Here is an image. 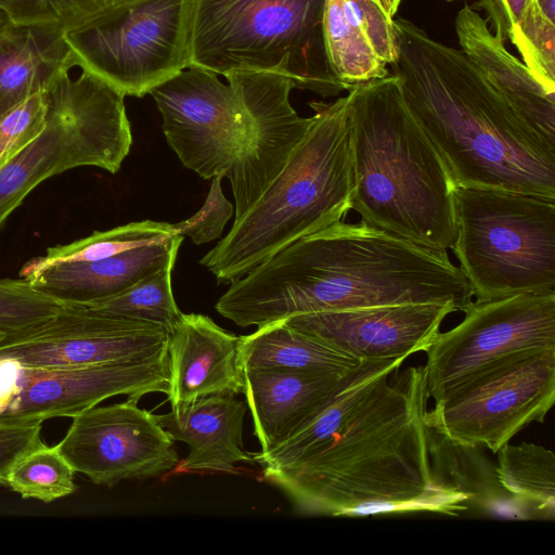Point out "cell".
Returning <instances> with one entry per match:
<instances>
[{
  "instance_id": "1",
  "label": "cell",
  "mask_w": 555,
  "mask_h": 555,
  "mask_svg": "<svg viewBox=\"0 0 555 555\" xmlns=\"http://www.w3.org/2000/svg\"><path fill=\"white\" fill-rule=\"evenodd\" d=\"M404 360H362L339 390L331 433L300 462L261 470V479L307 514L454 516L469 509L465 494L433 477L425 369L398 372Z\"/></svg>"
},
{
  "instance_id": "2",
  "label": "cell",
  "mask_w": 555,
  "mask_h": 555,
  "mask_svg": "<svg viewBox=\"0 0 555 555\" xmlns=\"http://www.w3.org/2000/svg\"><path fill=\"white\" fill-rule=\"evenodd\" d=\"M473 289L446 250L362 221L304 236L230 283L216 310L242 327L293 315L403 304L464 311Z\"/></svg>"
},
{
  "instance_id": "3",
  "label": "cell",
  "mask_w": 555,
  "mask_h": 555,
  "mask_svg": "<svg viewBox=\"0 0 555 555\" xmlns=\"http://www.w3.org/2000/svg\"><path fill=\"white\" fill-rule=\"evenodd\" d=\"M398 57L391 74L410 112L456 186L555 199V149L537 134L453 47L414 23L393 20Z\"/></svg>"
},
{
  "instance_id": "4",
  "label": "cell",
  "mask_w": 555,
  "mask_h": 555,
  "mask_svg": "<svg viewBox=\"0 0 555 555\" xmlns=\"http://www.w3.org/2000/svg\"><path fill=\"white\" fill-rule=\"evenodd\" d=\"M352 209L370 225L431 249L451 248L456 184L410 112L397 76L348 90Z\"/></svg>"
},
{
  "instance_id": "5",
  "label": "cell",
  "mask_w": 555,
  "mask_h": 555,
  "mask_svg": "<svg viewBox=\"0 0 555 555\" xmlns=\"http://www.w3.org/2000/svg\"><path fill=\"white\" fill-rule=\"evenodd\" d=\"M309 104L312 124L282 171L199 260L219 283L241 279L295 241L341 221L352 209L347 95Z\"/></svg>"
},
{
  "instance_id": "6",
  "label": "cell",
  "mask_w": 555,
  "mask_h": 555,
  "mask_svg": "<svg viewBox=\"0 0 555 555\" xmlns=\"http://www.w3.org/2000/svg\"><path fill=\"white\" fill-rule=\"evenodd\" d=\"M325 0H192L189 67L269 72L322 96L347 90L323 39Z\"/></svg>"
},
{
  "instance_id": "7",
  "label": "cell",
  "mask_w": 555,
  "mask_h": 555,
  "mask_svg": "<svg viewBox=\"0 0 555 555\" xmlns=\"http://www.w3.org/2000/svg\"><path fill=\"white\" fill-rule=\"evenodd\" d=\"M451 246L478 301L555 293V199L456 186Z\"/></svg>"
},
{
  "instance_id": "8",
  "label": "cell",
  "mask_w": 555,
  "mask_h": 555,
  "mask_svg": "<svg viewBox=\"0 0 555 555\" xmlns=\"http://www.w3.org/2000/svg\"><path fill=\"white\" fill-rule=\"evenodd\" d=\"M62 73L48 88L41 133L0 168V232L29 193L46 180L80 167L116 173L132 144L125 95L81 70Z\"/></svg>"
},
{
  "instance_id": "9",
  "label": "cell",
  "mask_w": 555,
  "mask_h": 555,
  "mask_svg": "<svg viewBox=\"0 0 555 555\" xmlns=\"http://www.w3.org/2000/svg\"><path fill=\"white\" fill-rule=\"evenodd\" d=\"M192 0H130L63 33L74 66L142 98L189 68Z\"/></svg>"
},
{
  "instance_id": "10",
  "label": "cell",
  "mask_w": 555,
  "mask_h": 555,
  "mask_svg": "<svg viewBox=\"0 0 555 555\" xmlns=\"http://www.w3.org/2000/svg\"><path fill=\"white\" fill-rule=\"evenodd\" d=\"M555 401V348L527 349L475 371L427 412V425L465 446L496 452L543 423Z\"/></svg>"
},
{
  "instance_id": "11",
  "label": "cell",
  "mask_w": 555,
  "mask_h": 555,
  "mask_svg": "<svg viewBox=\"0 0 555 555\" xmlns=\"http://www.w3.org/2000/svg\"><path fill=\"white\" fill-rule=\"evenodd\" d=\"M217 76L189 67L150 91L168 144L184 167L204 179L225 177L251 126L248 70L228 74V85Z\"/></svg>"
},
{
  "instance_id": "12",
  "label": "cell",
  "mask_w": 555,
  "mask_h": 555,
  "mask_svg": "<svg viewBox=\"0 0 555 555\" xmlns=\"http://www.w3.org/2000/svg\"><path fill=\"white\" fill-rule=\"evenodd\" d=\"M455 327L439 332L424 365L435 401L486 364L511 353L555 348V293L473 301Z\"/></svg>"
},
{
  "instance_id": "13",
  "label": "cell",
  "mask_w": 555,
  "mask_h": 555,
  "mask_svg": "<svg viewBox=\"0 0 555 555\" xmlns=\"http://www.w3.org/2000/svg\"><path fill=\"white\" fill-rule=\"evenodd\" d=\"M168 341L169 333L158 324L62 302L46 321L3 337L0 359L31 369L132 361L167 352Z\"/></svg>"
},
{
  "instance_id": "14",
  "label": "cell",
  "mask_w": 555,
  "mask_h": 555,
  "mask_svg": "<svg viewBox=\"0 0 555 555\" xmlns=\"http://www.w3.org/2000/svg\"><path fill=\"white\" fill-rule=\"evenodd\" d=\"M139 399L92 406L72 417L56 444L62 454L95 485L163 475L179 463L175 440Z\"/></svg>"
},
{
  "instance_id": "15",
  "label": "cell",
  "mask_w": 555,
  "mask_h": 555,
  "mask_svg": "<svg viewBox=\"0 0 555 555\" xmlns=\"http://www.w3.org/2000/svg\"><path fill=\"white\" fill-rule=\"evenodd\" d=\"M168 351L142 360L68 367H23L20 391L2 415L43 423L73 417L114 396L169 392Z\"/></svg>"
},
{
  "instance_id": "16",
  "label": "cell",
  "mask_w": 555,
  "mask_h": 555,
  "mask_svg": "<svg viewBox=\"0 0 555 555\" xmlns=\"http://www.w3.org/2000/svg\"><path fill=\"white\" fill-rule=\"evenodd\" d=\"M446 304H403L289 317V327L359 360L404 358L427 351L446 317Z\"/></svg>"
},
{
  "instance_id": "17",
  "label": "cell",
  "mask_w": 555,
  "mask_h": 555,
  "mask_svg": "<svg viewBox=\"0 0 555 555\" xmlns=\"http://www.w3.org/2000/svg\"><path fill=\"white\" fill-rule=\"evenodd\" d=\"M294 83L285 76L248 70L247 102L251 115L248 139L229 168L235 219L243 216L282 171L312 124L289 102Z\"/></svg>"
},
{
  "instance_id": "18",
  "label": "cell",
  "mask_w": 555,
  "mask_h": 555,
  "mask_svg": "<svg viewBox=\"0 0 555 555\" xmlns=\"http://www.w3.org/2000/svg\"><path fill=\"white\" fill-rule=\"evenodd\" d=\"M168 354L171 408L217 392L243 393L240 336L207 315L183 313L169 333Z\"/></svg>"
},
{
  "instance_id": "19",
  "label": "cell",
  "mask_w": 555,
  "mask_h": 555,
  "mask_svg": "<svg viewBox=\"0 0 555 555\" xmlns=\"http://www.w3.org/2000/svg\"><path fill=\"white\" fill-rule=\"evenodd\" d=\"M455 31L463 53L515 113L555 149V89L540 82L508 52L470 5L465 4L457 13Z\"/></svg>"
},
{
  "instance_id": "20",
  "label": "cell",
  "mask_w": 555,
  "mask_h": 555,
  "mask_svg": "<svg viewBox=\"0 0 555 555\" xmlns=\"http://www.w3.org/2000/svg\"><path fill=\"white\" fill-rule=\"evenodd\" d=\"M349 373V372H348ZM243 369L254 433L267 452L311 422L331 402L347 374Z\"/></svg>"
},
{
  "instance_id": "21",
  "label": "cell",
  "mask_w": 555,
  "mask_h": 555,
  "mask_svg": "<svg viewBox=\"0 0 555 555\" xmlns=\"http://www.w3.org/2000/svg\"><path fill=\"white\" fill-rule=\"evenodd\" d=\"M235 396L229 391L211 393L156 415L175 441L185 442L190 448L180 470L232 473L238 462L254 463L243 450L247 403Z\"/></svg>"
},
{
  "instance_id": "22",
  "label": "cell",
  "mask_w": 555,
  "mask_h": 555,
  "mask_svg": "<svg viewBox=\"0 0 555 555\" xmlns=\"http://www.w3.org/2000/svg\"><path fill=\"white\" fill-rule=\"evenodd\" d=\"M181 243L182 235L172 234L104 259L55 264L28 282L61 302L89 304L116 295L175 263Z\"/></svg>"
},
{
  "instance_id": "23",
  "label": "cell",
  "mask_w": 555,
  "mask_h": 555,
  "mask_svg": "<svg viewBox=\"0 0 555 555\" xmlns=\"http://www.w3.org/2000/svg\"><path fill=\"white\" fill-rule=\"evenodd\" d=\"M73 67L63 31L14 24L0 40V116Z\"/></svg>"
},
{
  "instance_id": "24",
  "label": "cell",
  "mask_w": 555,
  "mask_h": 555,
  "mask_svg": "<svg viewBox=\"0 0 555 555\" xmlns=\"http://www.w3.org/2000/svg\"><path fill=\"white\" fill-rule=\"evenodd\" d=\"M240 361L243 369L344 375L362 360L321 340L298 332L283 320L240 336Z\"/></svg>"
},
{
  "instance_id": "25",
  "label": "cell",
  "mask_w": 555,
  "mask_h": 555,
  "mask_svg": "<svg viewBox=\"0 0 555 555\" xmlns=\"http://www.w3.org/2000/svg\"><path fill=\"white\" fill-rule=\"evenodd\" d=\"M480 449L453 442L428 427V452L437 483L465 494L469 503L487 514L531 518L529 512L501 486L495 465Z\"/></svg>"
},
{
  "instance_id": "26",
  "label": "cell",
  "mask_w": 555,
  "mask_h": 555,
  "mask_svg": "<svg viewBox=\"0 0 555 555\" xmlns=\"http://www.w3.org/2000/svg\"><path fill=\"white\" fill-rule=\"evenodd\" d=\"M495 473L504 490L531 518L554 519L555 454L529 442L504 444L498 452Z\"/></svg>"
},
{
  "instance_id": "27",
  "label": "cell",
  "mask_w": 555,
  "mask_h": 555,
  "mask_svg": "<svg viewBox=\"0 0 555 555\" xmlns=\"http://www.w3.org/2000/svg\"><path fill=\"white\" fill-rule=\"evenodd\" d=\"M172 234H177L173 224L152 220L94 231L72 243L49 247L43 255L29 259L21 268L18 278L28 281L40 271L55 264L104 259Z\"/></svg>"
},
{
  "instance_id": "28",
  "label": "cell",
  "mask_w": 555,
  "mask_h": 555,
  "mask_svg": "<svg viewBox=\"0 0 555 555\" xmlns=\"http://www.w3.org/2000/svg\"><path fill=\"white\" fill-rule=\"evenodd\" d=\"M323 39L330 67L347 90L390 74L361 31L346 18L341 0H325Z\"/></svg>"
},
{
  "instance_id": "29",
  "label": "cell",
  "mask_w": 555,
  "mask_h": 555,
  "mask_svg": "<svg viewBox=\"0 0 555 555\" xmlns=\"http://www.w3.org/2000/svg\"><path fill=\"white\" fill-rule=\"evenodd\" d=\"M173 264H167L116 295L85 305L112 314L158 324L170 333L183 314L172 295Z\"/></svg>"
},
{
  "instance_id": "30",
  "label": "cell",
  "mask_w": 555,
  "mask_h": 555,
  "mask_svg": "<svg viewBox=\"0 0 555 555\" xmlns=\"http://www.w3.org/2000/svg\"><path fill=\"white\" fill-rule=\"evenodd\" d=\"M75 473L57 446L43 443L13 466L5 486L23 499L50 503L75 492Z\"/></svg>"
},
{
  "instance_id": "31",
  "label": "cell",
  "mask_w": 555,
  "mask_h": 555,
  "mask_svg": "<svg viewBox=\"0 0 555 555\" xmlns=\"http://www.w3.org/2000/svg\"><path fill=\"white\" fill-rule=\"evenodd\" d=\"M130 0H0V11L15 25L67 31Z\"/></svg>"
},
{
  "instance_id": "32",
  "label": "cell",
  "mask_w": 555,
  "mask_h": 555,
  "mask_svg": "<svg viewBox=\"0 0 555 555\" xmlns=\"http://www.w3.org/2000/svg\"><path fill=\"white\" fill-rule=\"evenodd\" d=\"M522 63L544 86L555 89V21L532 0L513 28L511 40Z\"/></svg>"
},
{
  "instance_id": "33",
  "label": "cell",
  "mask_w": 555,
  "mask_h": 555,
  "mask_svg": "<svg viewBox=\"0 0 555 555\" xmlns=\"http://www.w3.org/2000/svg\"><path fill=\"white\" fill-rule=\"evenodd\" d=\"M62 302L24 279L0 278V335L33 327L53 314Z\"/></svg>"
},
{
  "instance_id": "34",
  "label": "cell",
  "mask_w": 555,
  "mask_h": 555,
  "mask_svg": "<svg viewBox=\"0 0 555 555\" xmlns=\"http://www.w3.org/2000/svg\"><path fill=\"white\" fill-rule=\"evenodd\" d=\"M47 90L27 95L0 116V168L44 129L49 105Z\"/></svg>"
},
{
  "instance_id": "35",
  "label": "cell",
  "mask_w": 555,
  "mask_h": 555,
  "mask_svg": "<svg viewBox=\"0 0 555 555\" xmlns=\"http://www.w3.org/2000/svg\"><path fill=\"white\" fill-rule=\"evenodd\" d=\"M346 18L364 36L375 54L391 65L398 57L393 17L376 0H341Z\"/></svg>"
},
{
  "instance_id": "36",
  "label": "cell",
  "mask_w": 555,
  "mask_h": 555,
  "mask_svg": "<svg viewBox=\"0 0 555 555\" xmlns=\"http://www.w3.org/2000/svg\"><path fill=\"white\" fill-rule=\"evenodd\" d=\"M223 173L212 178L207 198L201 209L191 218L175 223L179 235H188L195 244H204L218 238L233 214L232 204L221 189Z\"/></svg>"
},
{
  "instance_id": "37",
  "label": "cell",
  "mask_w": 555,
  "mask_h": 555,
  "mask_svg": "<svg viewBox=\"0 0 555 555\" xmlns=\"http://www.w3.org/2000/svg\"><path fill=\"white\" fill-rule=\"evenodd\" d=\"M42 423L0 415V485H7L13 466L43 444Z\"/></svg>"
},
{
  "instance_id": "38",
  "label": "cell",
  "mask_w": 555,
  "mask_h": 555,
  "mask_svg": "<svg viewBox=\"0 0 555 555\" xmlns=\"http://www.w3.org/2000/svg\"><path fill=\"white\" fill-rule=\"evenodd\" d=\"M532 0H478V7L487 14V23L493 35L505 44L512 31Z\"/></svg>"
},
{
  "instance_id": "39",
  "label": "cell",
  "mask_w": 555,
  "mask_h": 555,
  "mask_svg": "<svg viewBox=\"0 0 555 555\" xmlns=\"http://www.w3.org/2000/svg\"><path fill=\"white\" fill-rule=\"evenodd\" d=\"M22 366L14 360L0 359V415H2L20 391L18 379Z\"/></svg>"
},
{
  "instance_id": "40",
  "label": "cell",
  "mask_w": 555,
  "mask_h": 555,
  "mask_svg": "<svg viewBox=\"0 0 555 555\" xmlns=\"http://www.w3.org/2000/svg\"><path fill=\"white\" fill-rule=\"evenodd\" d=\"M542 12L552 21H555V0H535Z\"/></svg>"
},
{
  "instance_id": "41",
  "label": "cell",
  "mask_w": 555,
  "mask_h": 555,
  "mask_svg": "<svg viewBox=\"0 0 555 555\" xmlns=\"http://www.w3.org/2000/svg\"><path fill=\"white\" fill-rule=\"evenodd\" d=\"M382 8L385 10V12L393 17L399 9V5L402 0H376Z\"/></svg>"
},
{
  "instance_id": "42",
  "label": "cell",
  "mask_w": 555,
  "mask_h": 555,
  "mask_svg": "<svg viewBox=\"0 0 555 555\" xmlns=\"http://www.w3.org/2000/svg\"><path fill=\"white\" fill-rule=\"evenodd\" d=\"M14 24L8 17L5 13L0 11V40L4 37V35L11 29Z\"/></svg>"
},
{
  "instance_id": "43",
  "label": "cell",
  "mask_w": 555,
  "mask_h": 555,
  "mask_svg": "<svg viewBox=\"0 0 555 555\" xmlns=\"http://www.w3.org/2000/svg\"><path fill=\"white\" fill-rule=\"evenodd\" d=\"M446 1H448V2H453V1H457V0H446Z\"/></svg>"
},
{
  "instance_id": "44",
  "label": "cell",
  "mask_w": 555,
  "mask_h": 555,
  "mask_svg": "<svg viewBox=\"0 0 555 555\" xmlns=\"http://www.w3.org/2000/svg\"><path fill=\"white\" fill-rule=\"evenodd\" d=\"M3 338V336L0 335V340Z\"/></svg>"
}]
</instances>
